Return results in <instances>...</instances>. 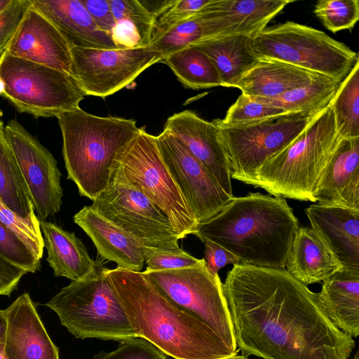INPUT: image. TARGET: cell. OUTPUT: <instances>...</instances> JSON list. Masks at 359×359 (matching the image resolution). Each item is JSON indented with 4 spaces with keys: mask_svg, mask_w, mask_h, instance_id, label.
I'll return each mask as SVG.
<instances>
[{
    "mask_svg": "<svg viewBox=\"0 0 359 359\" xmlns=\"http://www.w3.org/2000/svg\"><path fill=\"white\" fill-rule=\"evenodd\" d=\"M235 342L264 359H349L353 337L285 268L233 265L222 284Z\"/></svg>",
    "mask_w": 359,
    "mask_h": 359,
    "instance_id": "6da1fadb",
    "label": "cell"
},
{
    "mask_svg": "<svg viewBox=\"0 0 359 359\" xmlns=\"http://www.w3.org/2000/svg\"><path fill=\"white\" fill-rule=\"evenodd\" d=\"M137 337L175 359L237 354L205 323L170 302L142 271L104 269Z\"/></svg>",
    "mask_w": 359,
    "mask_h": 359,
    "instance_id": "7a4b0ae2",
    "label": "cell"
},
{
    "mask_svg": "<svg viewBox=\"0 0 359 359\" xmlns=\"http://www.w3.org/2000/svg\"><path fill=\"white\" fill-rule=\"evenodd\" d=\"M298 219L285 199L259 192L233 197L217 214L198 223L194 235L222 247L240 263L285 268Z\"/></svg>",
    "mask_w": 359,
    "mask_h": 359,
    "instance_id": "3957f363",
    "label": "cell"
},
{
    "mask_svg": "<svg viewBox=\"0 0 359 359\" xmlns=\"http://www.w3.org/2000/svg\"><path fill=\"white\" fill-rule=\"evenodd\" d=\"M67 178L93 201L107 187L117 156L137 136L134 119L98 116L79 107L57 117Z\"/></svg>",
    "mask_w": 359,
    "mask_h": 359,
    "instance_id": "277c9868",
    "label": "cell"
},
{
    "mask_svg": "<svg viewBox=\"0 0 359 359\" xmlns=\"http://www.w3.org/2000/svg\"><path fill=\"white\" fill-rule=\"evenodd\" d=\"M341 139L328 105L287 147L256 171L250 184L275 197L316 202L323 171Z\"/></svg>",
    "mask_w": 359,
    "mask_h": 359,
    "instance_id": "5b68a950",
    "label": "cell"
},
{
    "mask_svg": "<svg viewBox=\"0 0 359 359\" xmlns=\"http://www.w3.org/2000/svg\"><path fill=\"white\" fill-rule=\"evenodd\" d=\"M104 269L98 266L91 276L72 281L46 306L76 338L121 342L137 337Z\"/></svg>",
    "mask_w": 359,
    "mask_h": 359,
    "instance_id": "8992f818",
    "label": "cell"
},
{
    "mask_svg": "<svg viewBox=\"0 0 359 359\" xmlns=\"http://www.w3.org/2000/svg\"><path fill=\"white\" fill-rule=\"evenodd\" d=\"M0 96L20 113L49 118L79 107L85 94L71 74L4 50L0 55Z\"/></svg>",
    "mask_w": 359,
    "mask_h": 359,
    "instance_id": "52a82bcc",
    "label": "cell"
},
{
    "mask_svg": "<svg viewBox=\"0 0 359 359\" xmlns=\"http://www.w3.org/2000/svg\"><path fill=\"white\" fill-rule=\"evenodd\" d=\"M259 57L280 60L341 82L358 54L324 32L292 21L265 28L253 38Z\"/></svg>",
    "mask_w": 359,
    "mask_h": 359,
    "instance_id": "ba28073f",
    "label": "cell"
},
{
    "mask_svg": "<svg viewBox=\"0 0 359 359\" xmlns=\"http://www.w3.org/2000/svg\"><path fill=\"white\" fill-rule=\"evenodd\" d=\"M116 161L130 183L166 215L179 240L194 233L198 223L162 158L156 136L140 128Z\"/></svg>",
    "mask_w": 359,
    "mask_h": 359,
    "instance_id": "9c48e42d",
    "label": "cell"
},
{
    "mask_svg": "<svg viewBox=\"0 0 359 359\" xmlns=\"http://www.w3.org/2000/svg\"><path fill=\"white\" fill-rule=\"evenodd\" d=\"M318 113L291 112L233 126L212 121L229 157L231 177L250 184L256 171L287 147Z\"/></svg>",
    "mask_w": 359,
    "mask_h": 359,
    "instance_id": "30bf717a",
    "label": "cell"
},
{
    "mask_svg": "<svg viewBox=\"0 0 359 359\" xmlns=\"http://www.w3.org/2000/svg\"><path fill=\"white\" fill-rule=\"evenodd\" d=\"M90 207L144 246L180 248L166 215L130 183L116 161L107 187Z\"/></svg>",
    "mask_w": 359,
    "mask_h": 359,
    "instance_id": "8fae6325",
    "label": "cell"
},
{
    "mask_svg": "<svg viewBox=\"0 0 359 359\" xmlns=\"http://www.w3.org/2000/svg\"><path fill=\"white\" fill-rule=\"evenodd\" d=\"M173 304L195 316L238 353L231 320L219 275L212 276L206 262L191 267L143 271Z\"/></svg>",
    "mask_w": 359,
    "mask_h": 359,
    "instance_id": "7c38bea8",
    "label": "cell"
},
{
    "mask_svg": "<svg viewBox=\"0 0 359 359\" xmlns=\"http://www.w3.org/2000/svg\"><path fill=\"white\" fill-rule=\"evenodd\" d=\"M70 74L85 95L106 97L121 90L145 69L162 62L149 47L97 49L70 46Z\"/></svg>",
    "mask_w": 359,
    "mask_h": 359,
    "instance_id": "4fadbf2b",
    "label": "cell"
},
{
    "mask_svg": "<svg viewBox=\"0 0 359 359\" xmlns=\"http://www.w3.org/2000/svg\"><path fill=\"white\" fill-rule=\"evenodd\" d=\"M7 141L17 161L40 220L60 210L63 191L61 172L50 152L17 120L4 127Z\"/></svg>",
    "mask_w": 359,
    "mask_h": 359,
    "instance_id": "5bb4252c",
    "label": "cell"
},
{
    "mask_svg": "<svg viewBox=\"0 0 359 359\" xmlns=\"http://www.w3.org/2000/svg\"><path fill=\"white\" fill-rule=\"evenodd\" d=\"M156 138L162 158L198 224L215 216L234 197L222 190L175 135L163 129Z\"/></svg>",
    "mask_w": 359,
    "mask_h": 359,
    "instance_id": "9a60e30c",
    "label": "cell"
},
{
    "mask_svg": "<svg viewBox=\"0 0 359 359\" xmlns=\"http://www.w3.org/2000/svg\"><path fill=\"white\" fill-rule=\"evenodd\" d=\"M175 135L212 175L229 196L233 197L230 162L213 121L199 117L191 110L169 116L164 128Z\"/></svg>",
    "mask_w": 359,
    "mask_h": 359,
    "instance_id": "2e32d148",
    "label": "cell"
},
{
    "mask_svg": "<svg viewBox=\"0 0 359 359\" xmlns=\"http://www.w3.org/2000/svg\"><path fill=\"white\" fill-rule=\"evenodd\" d=\"M289 0H210L199 11L208 39L241 35L253 39Z\"/></svg>",
    "mask_w": 359,
    "mask_h": 359,
    "instance_id": "e0dca14e",
    "label": "cell"
},
{
    "mask_svg": "<svg viewBox=\"0 0 359 359\" xmlns=\"http://www.w3.org/2000/svg\"><path fill=\"white\" fill-rule=\"evenodd\" d=\"M12 56L70 74V46L59 30L32 5L5 50Z\"/></svg>",
    "mask_w": 359,
    "mask_h": 359,
    "instance_id": "ac0fdd59",
    "label": "cell"
},
{
    "mask_svg": "<svg viewBox=\"0 0 359 359\" xmlns=\"http://www.w3.org/2000/svg\"><path fill=\"white\" fill-rule=\"evenodd\" d=\"M4 348L7 359H60L29 293L19 296L6 309Z\"/></svg>",
    "mask_w": 359,
    "mask_h": 359,
    "instance_id": "d6986e66",
    "label": "cell"
},
{
    "mask_svg": "<svg viewBox=\"0 0 359 359\" xmlns=\"http://www.w3.org/2000/svg\"><path fill=\"white\" fill-rule=\"evenodd\" d=\"M305 212L312 230L343 269L359 272V210L318 203Z\"/></svg>",
    "mask_w": 359,
    "mask_h": 359,
    "instance_id": "ffe728a7",
    "label": "cell"
},
{
    "mask_svg": "<svg viewBox=\"0 0 359 359\" xmlns=\"http://www.w3.org/2000/svg\"><path fill=\"white\" fill-rule=\"evenodd\" d=\"M316 200L359 210V137L340 140L323 171Z\"/></svg>",
    "mask_w": 359,
    "mask_h": 359,
    "instance_id": "44dd1931",
    "label": "cell"
},
{
    "mask_svg": "<svg viewBox=\"0 0 359 359\" xmlns=\"http://www.w3.org/2000/svg\"><path fill=\"white\" fill-rule=\"evenodd\" d=\"M74 222L90 237L104 259L116 263L118 268L141 271L144 264V245L133 236L90 206H84L75 214Z\"/></svg>",
    "mask_w": 359,
    "mask_h": 359,
    "instance_id": "7402d4cb",
    "label": "cell"
},
{
    "mask_svg": "<svg viewBox=\"0 0 359 359\" xmlns=\"http://www.w3.org/2000/svg\"><path fill=\"white\" fill-rule=\"evenodd\" d=\"M31 5L59 30L70 46L117 49L111 35L97 27L81 0H31Z\"/></svg>",
    "mask_w": 359,
    "mask_h": 359,
    "instance_id": "603a6c76",
    "label": "cell"
},
{
    "mask_svg": "<svg viewBox=\"0 0 359 359\" xmlns=\"http://www.w3.org/2000/svg\"><path fill=\"white\" fill-rule=\"evenodd\" d=\"M320 75L280 60L259 57L257 63L235 87L252 98L273 99L307 84Z\"/></svg>",
    "mask_w": 359,
    "mask_h": 359,
    "instance_id": "cb8c5ba5",
    "label": "cell"
},
{
    "mask_svg": "<svg viewBox=\"0 0 359 359\" xmlns=\"http://www.w3.org/2000/svg\"><path fill=\"white\" fill-rule=\"evenodd\" d=\"M39 224L48 252L46 260L55 276L79 281L96 271L98 268L96 262L74 233L43 220H39Z\"/></svg>",
    "mask_w": 359,
    "mask_h": 359,
    "instance_id": "d4e9b609",
    "label": "cell"
},
{
    "mask_svg": "<svg viewBox=\"0 0 359 359\" xmlns=\"http://www.w3.org/2000/svg\"><path fill=\"white\" fill-rule=\"evenodd\" d=\"M285 268L304 285L319 283L343 267L311 228L299 227Z\"/></svg>",
    "mask_w": 359,
    "mask_h": 359,
    "instance_id": "484cf974",
    "label": "cell"
},
{
    "mask_svg": "<svg viewBox=\"0 0 359 359\" xmlns=\"http://www.w3.org/2000/svg\"><path fill=\"white\" fill-rule=\"evenodd\" d=\"M330 320L351 337L359 334V272L341 269L323 280L317 293Z\"/></svg>",
    "mask_w": 359,
    "mask_h": 359,
    "instance_id": "4316f807",
    "label": "cell"
},
{
    "mask_svg": "<svg viewBox=\"0 0 359 359\" xmlns=\"http://www.w3.org/2000/svg\"><path fill=\"white\" fill-rule=\"evenodd\" d=\"M252 39L241 35L229 36L206 39L194 46L212 60L222 86L235 87L259 60Z\"/></svg>",
    "mask_w": 359,
    "mask_h": 359,
    "instance_id": "83f0119b",
    "label": "cell"
},
{
    "mask_svg": "<svg viewBox=\"0 0 359 359\" xmlns=\"http://www.w3.org/2000/svg\"><path fill=\"white\" fill-rule=\"evenodd\" d=\"M0 119V198L25 219H37L28 189L5 135Z\"/></svg>",
    "mask_w": 359,
    "mask_h": 359,
    "instance_id": "f1b7e54d",
    "label": "cell"
},
{
    "mask_svg": "<svg viewBox=\"0 0 359 359\" xmlns=\"http://www.w3.org/2000/svg\"><path fill=\"white\" fill-rule=\"evenodd\" d=\"M162 62L171 69L187 88L203 89L222 86L212 60L195 46L185 47L168 55Z\"/></svg>",
    "mask_w": 359,
    "mask_h": 359,
    "instance_id": "f546056e",
    "label": "cell"
},
{
    "mask_svg": "<svg viewBox=\"0 0 359 359\" xmlns=\"http://www.w3.org/2000/svg\"><path fill=\"white\" fill-rule=\"evenodd\" d=\"M341 82L320 75L307 84L273 99L254 98L276 105L287 113L317 114L327 107Z\"/></svg>",
    "mask_w": 359,
    "mask_h": 359,
    "instance_id": "4dcf8cb0",
    "label": "cell"
},
{
    "mask_svg": "<svg viewBox=\"0 0 359 359\" xmlns=\"http://www.w3.org/2000/svg\"><path fill=\"white\" fill-rule=\"evenodd\" d=\"M329 106L338 135L341 138L359 137V60L340 83Z\"/></svg>",
    "mask_w": 359,
    "mask_h": 359,
    "instance_id": "1f68e13d",
    "label": "cell"
},
{
    "mask_svg": "<svg viewBox=\"0 0 359 359\" xmlns=\"http://www.w3.org/2000/svg\"><path fill=\"white\" fill-rule=\"evenodd\" d=\"M314 13L324 27L333 33L351 29L359 19V1L320 0L315 6Z\"/></svg>",
    "mask_w": 359,
    "mask_h": 359,
    "instance_id": "d6a6232c",
    "label": "cell"
},
{
    "mask_svg": "<svg viewBox=\"0 0 359 359\" xmlns=\"http://www.w3.org/2000/svg\"><path fill=\"white\" fill-rule=\"evenodd\" d=\"M287 113L280 107L241 93L229 108L225 117L213 121L219 126H233Z\"/></svg>",
    "mask_w": 359,
    "mask_h": 359,
    "instance_id": "836d02e7",
    "label": "cell"
},
{
    "mask_svg": "<svg viewBox=\"0 0 359 359\" xmlns=\"http://www.w3.org/2000/svg\"><path fill=\"white\" fill-rule=\"evenodd\" d=\"M0 257L27 273L40 269L41 259L12 230L0 222Z\"/></svg>",
    "mask_w": 359,
    "mask_h": 359,
    "instance_id": "e575fe53",
    "label": "cell"
},
{
    "mask_svg": "<svg viewBox=\"0 0 359 359\" xmlns=\"http://www.w3.org/2000/svg\"><path fill=\"white\" fill-rule=\"evenodd\" d=\"M115 21L126 20L140 32L148 47L151 41L157 18L140 0H109Z\"/></svg>",
    "mask_w": 359,
    "mask_h": 359,
    "instance_id": "d590c367",
    "label": "cell"
},
{
    "mask_svg": "<svg viewBox=\"0 0 359 359\" xmlns=\"http://www.w3.org/2000/svg\"><path fill=\"white\" fill-rule=\"evenodd\" d=\"M0 222L12 230L41 259L44 243L38 218L30 219L20 217L0 198Z\"/></svg>",
    "mask_w": 359,
    "mask_h": 359,
    "instance_id": "8d00e7d4",
    "label": "cell"
},
{
    "mask_svg": "<svg viewBox=\"0 0 359 359\" xmlns=\"http://www.w3.org/2000/svg\"><path fill=\"white\" fill-rule=\"evenodd\" d=\"M145 271H159L169 269L191 267L205 262V259H197L180 248H159L144 245Z\"/></svg>",
    "mask_w": 359,
    "mask_h": 359,
    "instance_id": "74e56055",
    "label": "cell"
},
{
    "mask_svg": "<svg viewBox=\"0 0 359 359\" xmlns=\"http://www.w3.org/2000/svg\"><path fill=\"white\" fill-rule=\"evenodd\" d=\"M93 359H168V355L147 340L135 337L121 341L110 352L100 351Z\"/></svg>",
    "mask_w": 359,
    "mask_h": 359,
    "instance_id": "f35d334b",
    "label": "cell"
},
{
    "mask_svg": "<svg viewBox=\"0 0 359 359\" xmlns=\"http://www.w3.org/2000/svg\"><path fill=\"white\" fill-rule=\"evenodd\" d=\"M209 1L210 0H175L173 4L158 18L153 34L161 32L193 16Z\"/></svg>",
    "mask_w": 359,
    "mask_h": 359,
    "instance_id": "ab89813d",
    "label": "cell"
},
{
    "mask_svg": "<svg viewBox=\"0 0 359 359\" xmlns=\"http://www.w3.org/2000/svg\"><path fill=\"white\" fill-rule=\"evenodd\" d=\"M30 6L31 0H13L0 14V55L6 50Z\"/></svg>",
    "mask_w": 359,
    "mask_h": 359,
    "instance_id": "60d3db41",
    "label": "cell"
},
{
    "mask_svg": "<svg viewBox=\"0 0 359 359\" xmlns=\"http://www.w3.org/2000/svg\"><path fill=\"white\" fill-rule=\"evenodd\" d=\"M111 37L117 49L147 47L137 27L126 20L116 22Z\"/></svg>",
    "mask_w": 359,
    "mask_h": 359,
    "instance_id": "b9f144b4",
    "label": "cell"
},
{
    "mask_svg": "<svg viewBox=\"0 0 359 359\" xmlns=\"http://www.w3.org/2000/svg\"><path fill=\"white\" fill-rule=\"evenodd\" d=\"M205 246V260L208 272L216 276L218 271L229 264H239V259L233 254L211 241L203 242Z\"/></svg>",
    "mask_w": 359,
    "mask_h": 359,
    "instance_id": "7bdbcfd3",
    "label": "cell"
},
{
    "mask_svg": "<svg viewBox=\"0 0 359 359\" xmlns=\"http://www.w3.org/2000/svg\"><path fill=\"white\" fill-rule=\"evenodd\" d=\"M97 27L111 35L116 21L109 0H81Z\"/></svg>",
    "mask_w": 359,
    "mask_h": 359,
    "instance_id": "ee69618b",
    "label": "cell"
},
{
    "mask_svg": "<svg viewBox=\"0 0 359 359\" xmlns=\"http://www.w3.org/2000/svg\"><path fill=\"white\" fill-rule=\"evenodd\" d=\"M27 272L0 257V295L10 296Z\"/></svg>",
    "mask_w": 359,
    "mask_h": 359,
    "instance_id": "f6af8a7d",
    "label": "cell"
},
{
    "mask_svg": "<svg viewBox=\"0 0 359 359\" xmlns=\"http://www.w3.org/2000/svg\"><path fill=\"white\" fill-rule=\"evenodd\" d=\"M7 327L6 309H0V342L4 343Z\"/></svg>",
    "mask_w": 359,
    "mask_h": 359,
    "instance_id": "bcb514c9",
    "label": "cell"
},
{
    "mask_svg": "<svg viewBox=\"0 0 359 359\" xmlns=\"http://www.w3.org/2000/svg\"><path fill=\"white\" fill-rule=\"evenodd\" d=\"M13 0H0V14L11 4Z\"/></svg>",
    "mask_w": 359,
    "mask_h": 359,
    "instance_id": "7dc6e473",
    "label": "cell"
},
{
    "mask_svg": "<svg viewBox=\"0 0 359 359\" xmlns=\"http://www.w3.org/2000/svg\"><path fill=\"white\" fill-rule=\"evenodd\" d=\"M224 359H250L247 355H238L237 354H235V355H233L231 356H229V357H227L226 358H224Z\"/></svg>",
    "mask_w": 359,
    "mask_h": 359,
    "instance_id": "c3c4849f",
    "label": "cell"
},
{
    "mask_svg": "<svg viewBox=\"0 0 359 359\" xmlns=\"http://www.w3.org/2000/svg\"><path fill=\"white\" fill-rule=\"evenodd\" d=\"M0 359H7L4 353V343L0 342Z\"/></svg>",
    "mask_w": 359,
    "mask_h": 359,
    "instance_id": "681fc988",
    "label": "cell"
},
{
    "mask_svg": "<svg viewBox=\"0 0 359 359\" xmlns=\"http://www.w3.org/2000/svg\"><path fill=\"white\" fill-rule=\"evenodd\" d=\"M352 359H359V352L357 351Z\"/></svg>",
    "mask_w": 359,
    "mask_h": 359,
    "instance_id": "f907efd6",
    "label": "cell"
}]
</instances>
